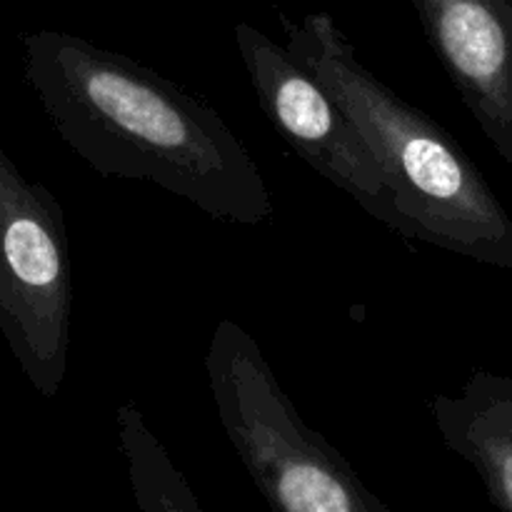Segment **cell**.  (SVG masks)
<instances>
[{"instance_id":"6da1fadb","label":"cell","mask_w":512,"mask_h":512,"mask_svg":"<svg viewBox=\"0 0 512 512\" xmlns=\"http://www.w3.org/2000/svg\"><path fill=\"white\" fill-rule=\"evenodd\" d=\"M20 43L50 125L95 173L148 180L228 223L273 218L263 170L208 103L78 35L38 30Z\"/></svg>"},{"instance_id":"7a4b0ae2","label":"cell","mask_w":512,"mask_h":512,"mask_svg":"<svg viewBox=\"0 0 512 512\" xmlns=\"http://www.w3.org/2000/svg\"><path fill=\"white\" fill-rule=\"evenodd\" d=\"M288 50L333 93L373 150L400 235L512 268V218L458 140L363 65L328 13L288 23Z\"/></svg>"},{"instance_id":"3957f363","label":"cell","mask_w":512,"mask_h":512,"mask_svg":"<svg viewBox=\"0 0 512 512\" xmlns=\"http://www.w3.org/2000/svg\"><path fill=\"white\" fill-rule=\"evenodd\" d=\"M220 425L268 505L285 512H390L353 465L308 428L263 350L223 318L205 353Z\"/></svg>"},{"instance_id":"277c9868","label":"cell","mask_w":512,"mask_h":512,"mask_svg":"<svg viewBox=\"0 0 512 512\" xmlns=\"http://www.w3.org/2000/svg\"><path fill=\"white\" fill-rule=\"evenodd\" d=\"M73 258L58 198L0 145V333L43 398L68 373Z\"/></svg>"},{"instance_id":"5b68a950","label":"cell","mask_w":512,"mask_h":512,"mask_svg":"<svg viewBox=\"0 0 512 512\" xmlns=\"http://www.w3.org/2000/svg\"><path fill=\"white\" fill-rule=\"evenodd\" d=\"M235 45L275 133L315 173L400 233V220L373 150L313 70L248 23L235 25Z\"/></svg>"},{"instance_id":"8992f818","label":"cell","mask_w":512,"mask_h":512,"mask_svg":"<svg viewBox=\"0 0 512 512\" xmlns=\"http://www.w3.org/2000/svg\"><path fill=\"white\" fill-rule=\"evenodd\" d=\"M470 115L512 170V0H413Z\"/></svg>"},{"instance_id":"52a82bcc","label":"cell","mask_w":512,"mask_h":512,"mask_svg":"<svg viewBox=\"0 0 512 512\" xmlns=\"http://www.w3.org/2000/svg\"><path fill=\"white\" fill-rule=\"evenodd\" d=\"M445 445L470 463L495 508L512 512V378L473 370L458 395H435Z\"/></svg>"},{"instance_id":"ba28073f","label":"cell","mask_w":512,"mask_h":512,"mask_svg":"<svg viewBox=\"0 0 512 512\" xmlns=\"http://www.w3.org/2000/svg\"><path fill=\"white\" fill-rule=\"evenodd\" d=\"M118 440L128 458L135 503L143 512H198L200 503L168 458L135 405L123 403L115 413Z\"/></svg>"}]
</instances>
